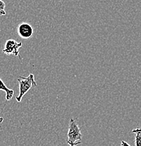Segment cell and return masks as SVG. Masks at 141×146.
<instances>
[{"instance_id":"cell-1","label":"cell","mask_w":141,"mask_h":146,"mask_svg":"<svg viewBox=\"0 0 141 146\" xmlns=\"http://www.w3.org/2000/svg\"><path fill=\"white\" fill-rule=\"evenodd\" d=\"M81 138H82V135L81 133V129L76 122L75 119L71 118L69 122L67 143L70 146L80 145L82 143Z\"/></svg>"},{"instance_id":"cell-2","label":"cell","mask_w":141,"mask_h":146,"mask_svg":"<svg viewBox=\"0 0 141 146\" xmlns=\"http://www.w3.org/2000/svg\"><path fill=\"white\" fill-rule=\"evenodd\" d=\"M18 82L19 84V94L16 98L18 102H21L25 94L28 93L31 88L37 86V84L33 74H30L27 77H19Z\"/></svg>"},{"instance_id":"cell-3","label":"cell","mask_w":141,"mask_h":146,"mask_svg":"<svg viewBox=\"0 0 141 146\" xmlns=\"http://www.w3.org/2000/svg\"><path fill=\"white\" fill-rule=\"evenodd\" d=\"M22 46V42H19L14 39H8L6 42L3 53L6 55H13L21 59L19 48Z\"/></svg>"},{"instance_id":"cell-4","label":"cell","mask_w":141,"mask_h":146,"mask_svg":"<svg viewBox=\"0 0 141 146\" xmlns=\"http://www.w3.org/2000/svg\"><path fill=\"white\" fill-rule=\"evenodd\" d=\"M17 33L19 36L25 39H28L31 38L33 36L34 30L33 27L27 23H22L19 24L17 27Z\"/></svg>"},{"instance_id":"cell-5","label":"cell","mask_w":141,"mask_h":146,"mask_svg":"<svg viewBox=\"0 0 141 146\" xmlns=\"http://www.w3.org/2000/svg\"><path fill=\"white\" fill-rule=\"evenodd\" d=\"M0 91H4L6 92V100L7 101H9L11 100L14 95V91L13 89H9L1 78H0Z\"/></svg>"},{"instance_id":"cell-6","label":"cell","mask_w":141,"mask_h":146,"mask_svg":"<svg viewBox=\"0 0 141 146\" xmlns=\"http://www.w3.org/2000/svg\"><path fill=\"white\" fill-rule=\"evenodd\" d=\"M135 134V145L141 146V128H136L132 131Z\"/></svg>"},{"instance_id":"cell-7","label":"cell","mask_w":141,"mask_h":146,"mask_svg":"<svg viewBox=\"0 0 141 146\" xmlns=\"http://www.w3.org/2000/svg\"><path fill=\"white\" fill-rule=\"evenodd\" d=\"M5 7L6 4L2 0H0V16H5Z\"/></svg>"},{"instance_id":"cell-8","label":"cell","mask_w":141,"mask_h":146,"mask_svg":"<svg viewBox=\"0 0 141 146\" xmlns=\"http://www.w3.org/2000/svg\"><path fill=\"white\" fill-rule=\"evenodd\" d=\"M121 146H131V145H130L128 143L126 142V141H122V142H121Z\"/></svg>"},{"instance_id":"cell-9","label":"cell","mask_w":141,"mask_h":146,"mask_svg":"<svg viewBox=\"0 0 141 146\" xmlns=\"http://www.w3.org/2000/svg\"><path fill=\"white\" fill-rule=\"evenodd\" d=\"M3 120H4V118L1 117H0V127H1V124L2 123Z\"/></svg>"}]
</instances>
